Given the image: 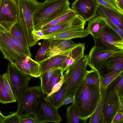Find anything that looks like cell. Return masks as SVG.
<instances>
[{
	"label": "cell",
	"mask_w": 123,
	"mask_h": 123,
	"mask_svg": "<svg viewBox=\"0 0 123 123\" xmlns=\"http://www.w3.org/2000/svg\"><path fill=\"white\" fill-rule=\"evenodd\" d=\"M74 103L79 116L87 121L94 112L101 97L100 88L88 84L85 80L74 95Z\"/></svg>",
	"instance_id": "obj_1"
},
{
	"label": "cell",
	"mask_w": 123,
	"mask_h": 123,
	"mask_svg": "<svg viewBox=\"0 0 123 123\" xmlns=\"http://www.w3.org/2000/svg\"><path fill=\"white\" fill-rule=\"evenodd\" d=\"M68 0L44 1L36 9L33 16L34 30H40L58 16L71 9Z\"/></svg>",
	"instance_id": "obj_2"
},
{
	"label": "cell",
	"mask_w": 123,
	"mask_h": 123,
	"mask_svg": "<svg viewBox=\"0 0 123 123\" xmlns=\"http://www.w3.org/2000/svg\"><path fill=\"white\" fill-rule=\"evenodd\" d=\"M19 21L25 31L29 47L35 45L37 43L32 33L34 30L33 16L37 6L42 2L37 0H17Z\"/></svg>",
	"instance_id": "obj_3"
},
{
	"label": "cell",
	"mask_w": 123,
	"mask_h": 123,
	"mask_svg": "<svg viewBox=\"0 0 123 123\" xmlns=\"http://www.w3.org/2000/svg\"><path fill=\"white\" fill-rule=\"evenodd\" d=\"M88 62V55H84L71 65L63 73L68 79L65 98L71 95L74 96L77 89L85 80L87 72L86 68Z\"/></svg>",
	"instance_id": "obj_4"
},
{
	"label": "cell",
	"mask_w": 123,
	"mask_h": 123,
	"mask_svg": "<svg viewBox=\"0 0 123 123\" xmlns=\"http://www.w3.org/2000/svg\"><path fill=\"white\" fill-rule=\"evenodd\" d=\"M42 92L40 85L28 86L24 90L17 100L18 115L22 117L33 115Z\"/></svg>",
	"instance_id": "obj_5"
},
{
	"label": "cell",
	"mask_w": 123,
	"mask_h": 123,
	"mask_svg": "<svg viewBox=\"0 0 123 123\" xmlns=\"http://www.w3.org/2000/svg\"><path fill=\"white\" fill-rule=\"evenodd\" d=\"M93 39L94 46L97 48L109 50H123V38L106 24Z\"/></svg>",
	"instance_id": "obj_6"
},
{
	"label": "cell",
	"mask_w": 123,
	"mask_h": 123,
	"mask_svg": "<svg viewBox=\"0 0 123 123\" xmlns=\"http://www.w3.org/2000/svg\"><path fill=\"white\" fill-rule=\"evenodd\" d=\"M45 95L42 92L33 114L36 123H60L62 121V119L58 111L47 101Z\"/></svg>",
	"instance_id": "obj_7"
},
{
	"label": "cell",
	"mask_w": 123,
	"mask_h": 123,
	"mask_svg": "<svg viewBox=\"0 0 123 123\" xmlns=\"http://www.w3.org/2000/svg\"><path fill=\"white\" fill-rule=\"evenodd\" d=\"M19 21L17 0H1L0 6V27L11 32L13 25Z\"/></svg>",
	"instance_id": "obj_8"
},
{
	"label": "cell",
	"mask_w": 123,
	"mask_h": 123,
	"mask_svg": "<svg viewBox=\"0 0 123 123\" xmlns=\"http://www.w3.org/2000/svg\"><path fill=\"white\" fill-rule=\"evenodd\" d=\"M0 50L4 58L12 64H15L17 61L24 59L27 56L17 47L5 31L0 27Z\"/></svg>",
	"instance_id": "obj_9"
},
{
	"label": "cell",
	"mask_w": 123,
	"mask_h": 123,
	"mask_svg": "<svg viewBox=\"0 0 123 123\" xmlns=\"http://www.w3.org/2000/svg\"><path fill=\"white\" fill-rule=\"evenodd\" d=\"M6 73L17 100L22 92L28 86L31 77L20 71L10 62L7 65Z\"/></svg>",
	"instance_id": "obj_10"
},
{
	"label": "cell",
	"mask_w": 123,
	"mask_h": 123,
	"mask_svg": "<svg viewBox=\"0 0 123 123\" xmlns=\"http://www.w3.org/2000/svg\"><path fill=\"white\" fill-rule=\"evenodd\" d=\"M99 5L96 0H75L71 9L86 22L96 16Z\"/></svg>",
	"instance_id": "obj_11"
},
{
	"label": "cell",
	"mask_w": 123,
	"mask_h": 123,
	"mask_svg": "<svg viewBox=\"0 0 123 123\" xmlns=\"http://www.w3.org/2000/svg\"><path fill=\"white\" fill-rule=\"evenodd\" d=\"M118 50H106L93 46L88 55V65L91 69L97 71L101 74L103 73V65L107 60Z\"/></svg>",
	"instance_id": "obj_12"
},
{
	"label": "cell",
	"mask_w": 123,
	"mask_h": 123,
	"mask_svg": "<svg viewBox=\"0 0 123 123\" xmlns=\"http://www.w3.org/2000/svg\"><path fill=\"white\" fill-rule=\"evenodd\" d=\"M86 23L80 17L77 15L70 20L55 25L42 31L44 35L71 30H83Z\"/></svg>",
	"instance_id": "obj_13"
},
{
	"label": "cell",
	"mask_w": 123,
	"mask_h": 123,
	"mask_svg": "<svg viewBox=\"0 0 123 123\" xmlns=\"http://www.w3.org/2000/svg\"><path fill=\"white\" fill-rule=\"evenodd\" d=\"M13 65L20 71L31 77L39 78L41 74L39 64L28 55L24 59L17 61Z\"/></svg>",
	"instance_id": "obj_14"
},
{
	"label": "cell",
	"mask_w": 123,
	"mask_h": 123,
	"mask_svg": "<svg viewBox=\"0 0 123 123\" xmlns=\"http://www.w3.org/2000/svg\"><path fill=\"white\" fill-rule=\"evenodd\" d=\"M76 44L72 39L51 40L45 56L48 57L63 53L71 49Z\"/></svg>",
	"instance_id": "obj_15"
},
{
	"label": "cell",
	"mask_w": 123,
	"mask_h": 123,
	"mask_svg": "<svg viewBox=\"0 0 123 123\" xmlns=\"http://www.w3.org/2000/svg\"><path fill=\"white\" fill-rule=\"evenodd\" d=\"M103 75L123 71V50L114 52L107 60L103 66Z\"/></svg>",
	"instance_id": "obj_16"
},
{
	"label": "cell",
	"mask_w": 123,
	"mask_h": 123,
	"mask_svg": "<svg viewBox=\"0 0 123 123\" xmlns=\"http://www.w3.org/2000/svg\"><path fill=\"white\" fill-rule=\"evenodd\" d=\"M89 34L90 33L87 28L81 30H71L44 35L42 39H48L50 40L72 39L85 37Z\"/></svg>",
	"instance_id": "obj_17"
},
{
	"label": "cell",
	"mask_w": 123,
	"mask_h": 123,
	"mask_svg": "<svg viewBox=\"0 0 123 123\" xmlns=\"http://www.w3.org/2000/svg\"><path fill=\"white\" fill-rule=\"evenodd\" d=\"M96 16L108 18L123 31V13L99 4Z\"/></svg>",
	"instance_id": "obj_18"
},
{
	"label": "cell",
	"mask_w": 123,
	"mask_h": 123,
	"mask_svg": "<svg viewBox=\"0 0 123 123\" xmlns=\"http://www.w3.org/2000/svg\"><path fill=\"white\" fill-rule=\"evenodd\" d=\"M72 48L63 53L47 57L42 61L37 62L41 68V74L53 68L58 66L61 67L66 60Z\"/></svg>",
	"instance_id": "obj_19"
},
{
	"label": "cell",
	"mask_w": 123,
	"mask_h": 123,
	"mask_svg": "<svg viewBox=\"0 0 123 123\" xmlns=\"http://www.w3.org/2000/svg\"><path fill=\"white\" fill-rule=\"evenodd\" d=\"M120 99L118 94L111 99L104 107L103 123H111L120 107Z\"/></svg>",
	"instance_id": "obj_20"
},
{
	"label": "cell",
	"mask_w": 123,
	"mask_h": 123,
	"mask_svg": "<svg viewBox=\"0 0 123 123\" xmlns=\"http://www.w3.org/2000/svg\"><path fill=\"white\" fill-rule=\"evenodd\" d=\"M85 49L84 43L76 44L72 48L65 61L61 66L63 73L71 65L84 55Z\"/></svg>",
	"instance_id": "obj_21"
},
{
	"label": "cell",
	"mask_w": 123,
	"mask_h": 123,
	"mask_svg": "<svg viewBox=\"0 0 123 123\" xmlns=\"http://www.w3.org/2000/svg\"><path fill=\"white\" fill-rule=\"evenodd\" d=\"M123 90V74L122 73L111 82L106 88L104 108L108 102L117 95L118 92Z\"/></svg>",
	"instance_id": "obj_22"
},
{
	"label": "cell",
	"mask_w": 123,
	"mask_h": 123,
	"mask_svg": "<svg viewBox=\"0 0 123 123\" xmlns=\"http://www.w3.org/2000/svg\"><path fill=\"white\" fill-rule=\"evenodd\" d=\"M63 75L65 78V81L60 89L49 97H46L49 103L58 111L65 99L68 85V78Z\"/></svg>",
	"instance_id": "obj_23"
},
{
	"label": "cell",
	"mask_w": 123,
	"mask_h": 123,
	"mask_svg": "<svg viewBox=\"0 0 123 123\" xmlns=\"http://www.w3.org/2000/svg\"><path fill=\"white\" fill-rule=\"evenodd\" d=\"M101 97L95 111L89 117V123H103V111L104 100L106 88H101Z\"/></svg>",
	"instance_id": "obj_24"
},
{
	"label": "cell",
	"mask_w": 123,
	"mask_h": 123,
	"mask_svg": "<svg viewBox=\"0 0 123 123\" xmlns=\"http://www.w3.org/2000/svg\"><path fill=\"white\" fill-rule=\"evenodd\" d=\"M61 68L58 66L53 68L46 72L42 74L39 77L40 80V85L42 92L45 94H48L51 91L50 81L51 77L56 70Z\"/></svg>",
	"instance_id": "obj_25"
},
{
	"label": "cell",
	"mask_w": 123,
	"mask_h": 123,
	"mask_svg": "<svg viewBox=\"0 0 123 123\" xmlns=\"http://www.w3.org/2000/svg\"><path fill=\"white\" fill-rule=\"evenodd\" d=\"M106 24L102 18L96 16L89 21L87 28L93 38H95Z\"/></svg>",
	"instance_id": "obj_26"
},
{
	"label": "cell",
	"mask_w": 123,
	"mask_h": 123,
	"mask_svg": "<svg viewBox=\"0 0 123 123\" xmlns=\"http://www.w3.org/2000/svg\"><path fill=\"white\" fill-rule=\"evenodd\" d=\"M77 16L75 12L71 9L58 16L49 23L43 26L40 30L46 29L55 25L70 20Z\"/></svg>",
	"instance_id": "obj_27"
},
{
	"label": "cell",
	"mask_w": 123,
	"mask_h": 123,
	"mask_svg": "<svg viewBox=\"0 0 123 123\" xmlns=\"http://www.w3.org/2000/svg\"><path fill=\"white\" fill-rule=\"evenodd\" d=\"M10 32L26 47L30 49L25 31L21 24L19 21L13 26Z\"/></svg>",
	"instance_id": "obj_28"
},
{
	"label": "cell",
	"mask_w": 123,
	"mask_h": 123,
	"mask_svg": "<svg viewBox=\"0 0 123 123\" xmlns=\"http://www.w3.org/2000/svg\"><path fill=\"white\" fill-rule=\"evenodd\" d=\"M67 123H86V120L79 117L74 103L67 107L65 114Z\"/></svg>",
	"instance_id": "obj_29"
},
{
	"label": "cell",
	"mask_w": 123,
	"mask_h": 123,
	"mask_svg": "<svg viewBox=\"0 0 123 123\" xmlns=\"http://www.w3.org/2000/svg\"><path fill=\"white\" fill-rule=\"evenodd\" d=\"M84 80L88 84L100 88L101 75L97 71L93 69L88 70Z\"/></svg>",
	"instance_id": "obj_30"
},
{
	"label": "cell",
	"mask_w": 123,
	"mask_h": 123,
	"mask_svg": "<svg viewBox=\"0 0 123 123\" xmlns=\"http://www.w3.org/2000/svg\"><path fill=\"white\" fill-rule=\"evenodd\" d=\"M13 102L5 86L2 75L0 74V103L5 104Z\"/></svg>",
	"instance_id": "obj_31"
},
{
	"label": "cell",
	"mask_w": 123,
	"mask_h": 123,
	"mask_svg": "<svg viewBox=\"0 0 123 123\" xmlns=\"http://www.w3.org/2000/svg\"><path fill=\"white\" fill-rule=\"evenodd\" d=\"M42 44L36 55L35 60L37 62L42 61L46 58L45 54L50 45L51 40L43 39Z\"/></svg>",
	"instance_id": "obj_32"
},
{
	"label": "cell",
	"mask_w": 123,
	"mask_h": 123,
	"mask_svg": "<svg viewBox=\"0 0 123 123\" xmlns=\"http://www.w3.org/2000/svg\"><path fill=\"white\" fill-rule=\"evenodd\" d=\"M123 71L118 72L114 74H109L103 76L101 75L100 88L105 89Z\"/></svg>",
	"instance_id": "obj_33"
},
{
	"label": "cell",
	"mask_w": 123,
	"mask_h": 123,
	"mask_svg": "<svg viewBox=\"0 0 123 123\" xmlns=\"http://www.w3.org/2000/svg\"><path fill=\"white\" fill-rule=\"evenodd\" d=\"M5 31L14 44L22 52L26 55L30 57H31V54L30 49H28L20 41L16 38L10 32H7L6 31Z\"/></svg>",
	"instance_id": "obj_34"
},
{
	"label": "cell",
	"mask_w": 123,
	"mask_h": 123,
	"mask_svg": "<svg viewBox=\"0 0 123 123\" xmlns=\"http://www.w3.org/2000/svg\"><path fill=\"white\" fill-rule=\"evenodd\" d=\"M2 75L5 86L6 90L13 102H16L17 100L10 82L7 73H4Z\"/></svg>",
	"instance_id": "obj_35"
},
{
	"label": "cell",
	"mask_w": 123,
	"mask_h": 123,
	"mask_svg": "<svg viewBox=\"0 0 123 123\" xmlns=\"http://www.w3.org/2000/svg\"><path fill=\"white\" fill-rule=\"evenodd\" d=\"M20 118L16 112H10L9 115L5 116L2 123H19Z\"/></svg>",
	"instance_id": "obj_36"
},
{
	"label": "cell",
	"mask_w": 123,
	"mask_h": 123,
	"mask_svg": "<svg viewBox=\"0 0 123 123\" xmlns=\"http://www.w3.org/2000/svg\"><path fill=\"white\" fill-rule=\"evenodd\" d=\"M63 74L61 71V68L58 69L54 72L51 79V89L61 79L63 76Z\"/></svg>",
	"instance_id": "obj_37"
},
{
	"label": "cell",
	"mask_w": 123,
	"mask_h": 123,
	"mask_svg": "<svg viewBox=\"0 0 123 123\" xmlns=\"http://www.w3.org/2000/svg\"><path fill=\"white\" fill-rule=\"evenodd\" d=\"M120 12L123 13V0H105Z\"/></svg>",
	"instance_id": "obj_38"
},
{
	"label": "cell",
	"mask_w": 123,
	"mask_h": 123,
	"mask_svg": "<svg viewBox=\"0 0 123 123\" xmlns=\"http://www.w3.org/2000/svg\"><path fill=\"white\" fill-rule=\"evenodd\" d=\"M106 23L111 28L117 32L123 38V31L120 29L107 18L102 17Z\"/></svg>",
	"instance_id": "obj_39"
},
{
	"label": "cell",
	"mask_w": 123,
	"mask_h": 123,
	"mask_svg": "<svg viewBox=\"0 0 123 123\" xmlns=\"http://www.w3.org/2000/svg\"><path fill=\"white\" fill-rule=\"evenodd\" d=\"M65 81V78L63 75V76L61 79L54 86L50 92L47 94L46 97H49L53 93L59 90Z\"/></svg>",
	"instance_id": "obj_40"
},
{
	"label": "cell",
	"mask_w": 123,
	"mask_h": 123,
	"mask_svg": "<svg viewBox=\"0 0 123 123\" xmlns=\"http://www.w3.org/2000/svg\"><path fill=\"white\" fill-rule=\"evenodd\" d=\"M19 123H36L34 117L30 116L21 117Z\"/></svg>",
	"instance_id": "obj_41"
},
{
	"label": "cell",
	"mask_w": 123,
	"mask_h": 123,
	"mask_svg": "<svg viewBox=\"0 0 123 123\" xmlns=\"http://www.w3.org/2000/svg\"><path fill=\"white\" fill-rule=\"evenodd\" d=\"M32 33L36 40L38 42L40 40L42 39L44 36L42 31L41 30L32 31Z\"/></svg>",
	"instance_id": "obj_42"
},
{
	"label": "cell",
	"mask_w": 123,
	"mask_h": 123,
	"mask_svg": "<svg viewBox=\"0 0 123 123\" xmlns=\"http://www.w3.org/2000/svg\"><path fill=\"white\" fill-rule=\"evenodd\" d=\"M123 113L118 112L115 116L111 123H123Z\"/></svg>",
	"instance_id": "obj_43"
},
{
	"label": "cell",
	"mask_w": 123,
	"mask_h": 123,
	"mask_svg": "<svg viewBox=\"0 0 123 123\" xmlns=\"http://www.w3.org/2000/svg\"><path fill=\"white\" fill-rule=\"evenodd\" d=\"M74 99V96L71 95L66 98L63 101L61 105V107L73 103Z\"/></svg>",
	"instance_id": "obj_44"
},
{
	"label": "cell",
	"mask_w": 123,
	"mask_h": 123,
	"mask_svg": "<svg viewBox=\"0 0 123 123\" xmlns=\"http://www.w3.org/2000/svg\"><path fill=\"white\" fill-rule=\"evenodd\" d=\"M5 117V116L3 115L2 112L0 111V123H2Z\"/></svg>",
	"instance_id": "obj_45"
},
{
	"label": "cell",
	"mask_w": 123,
	"mask_h": 123,
	"mask_svg": "<svg viewBox=\"0 0 123 123\" xmlns=\"http://www.w3.org/2000/svg\"><path fill=\"white\" fill-rule=\"evenodd\" d=\"M58 0H45V1H55Z\"/></svg>",
	"instance_id": "obj_46"
},
{
	"label": "cell",
	"mask_w": 123,
	"mask_h": 123,
	"mask_svg": "<svg viewBox=\"0 0 123 123\" xmlns=\"http://www.w3.org/2000/svg\"><path fill=\"white\" fill-rule=\"evenodd\" d=\"M1 2V0H0V6Z\"/></svg>",
	"instance_id": "obj_47"
}]
</instances>
